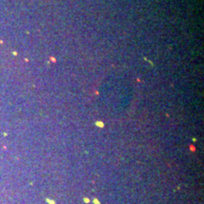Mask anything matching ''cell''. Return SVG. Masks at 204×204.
I'll return each mask as SVG.
<instances>
[{"label":"cell","mask_w":204,"mask_h":204,"mask_svg":"<svg viewBox=\"0 0 204 204\" xmlns=\"http://www.w3.org/2000/svg\"><path fill=\"white\" fill-rule=\"evenodd\" d=\"M84 201L85 202H89V199L88 198H84Z\"/></svg>","instance_id":"1"}]
</instances>
